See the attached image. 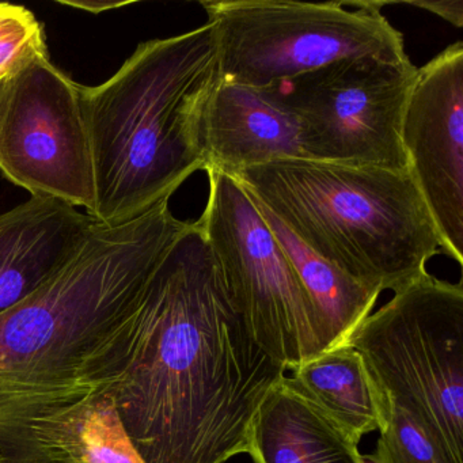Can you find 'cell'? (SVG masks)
<instances>
[{
	"label": "cell",
	"instance_id": "6da1fadb",
	"mask_svg": "<svg viewBox=\"0 0 463 463\" xmlns=\"http://www.w3.org/2000/svg\"><path fill=\"white\" fill-rule=\"evenodd\" d=\"M286 370L251 337L196 222L151 276L109 392L143 463H224L248 452L260 403Z\"/></svg>",
	"mask_w": 463,
	"mask_h": 463
},
{
	"label": "cell",
	"instance_id": "7a4b0ae2",
	"mask_svg": "<svg viewBox=\"0 0 463 463\" xmlns=\"http://www.w3.org/2000/svg\"><path fill=\"white\" fill-rule=\"evenodd\" d=\"M191 224L173 215L169 200L120 226L96 222L59 272L0 314V425L110 389L146 287Z\"/></svg>",
	"mask_w": 463,
	"mask_h": 463
},
{
	"label": "cell",
	"instance_id": "3957f363",
	"mask_svg": "<svg viewBox=\"0 0 463 463\" xmlns=\"http://www.w3.org/2000/svg\"><path fill=\"white\" fill-rule=\"evenodd\" d=\"M218 82L215 37L205 24L142 43L107 82L82 86L94 221H134L205 169L203 118Z\"/></svg>",
	"mask_w": 463,
	"mask_h": 463
},
{
	"label": "cell",
	"instance_id": "277c9868",
	"mask_svg": "<svg viewBox=\"0 0 463 463\" xmlns=\"http://www.w3.org/2000/svg\"><path fill=\"white\" fill-rule=\"evenodd\" d=\"M232 177L317 256L375 291L427 275L441 251L408 172L294 158Z\"/></svg>",
	"mask_w": 463,
	"mask_h": 463
},
{
	"label": "cell",
	"instance_id": "5b68a950",
	"mask_svg": "<svg viewBox=\"0 0 463 463\" xmlns=\"http://www.w3.org/2000/svg\"><path fill=\"white\" fill-rule=\"evenodd\" d=\"M346 345L362 354L389 401L463 463V286L430 273L370 314Z\"/></svg>",
	"mask_w": 463,
	"mask_h": 463
},
{
	"label": "cell",
	"instance_id": "8992f818",
	"mask_svg": "<svg viewBox=\"0 0 463 463\" xmlns=\"http://www.w3.org/2000/svg\"><path fill=\"white\" fill-rule=\"evenodd\" d=\"M386 2L302 4L283 0L202 2L213 28L219 80L264 89L333 61L373 56L411 61Z\"/></svg>",
	"mask_w": 463,
	"mask_h": 463
},
{
	"label": "cell",
	"instance_id": "52a82bcc",
	"mask_svg": "<svg viewBox=\"0 0 463 463\" xmlns=\"http://www.w3.org/2000/svg\"><path fill=\"white\" fill-rule=\"evenodd\" d=\"M207 175V205L196 224L227 297L260 348L297 370L329 351L324 324L250 194L232 175Z\"/></svg>",
	"mask_w": 463,
	"mask_h": 463
},
{
	"label": "cell",
	"instance_id": "ba28073f",
	"mask_svg": "<svg viewBox=\"0 0 463 463\" xmlns=\"http://www.w3.org/2000/svg\"><path fill=\"white\" fill-rule=\"evenodd\" d=\"M417 71L411 61L359 56L261 90L297 124L305 159L408 172L401 126Z\"/></svg>",
	"mask_w": 463,
	"mask_h": 463
},
{
	"label": "cell",
	"instance_id": "9c48e42d",
	"mask_svg": "<svg viewBox=\"0 0 463 463\" xmlns=\"http://www.w3.org/2000/svg\"><path fill=\"white\" fill-rule=\"evenodd\" d=\"M0 173L32 197L96 210L82 86L37 56L0 80Z\"/></svg>",
	"mask_w": 463,
	"mask_h": 463
},
{
	"label": "cell",
	"instance_id": "30bf717a",
	"mask_svg": "<svg viewBox=\"0 0 463 463\" xmlns=\"http://www.w3.org/2000/svg\"><path fill=\"white\" fill-rule=\"evenodd\" d=\"M406 166L441 253L463 264V43L419 69L401 126Z\"/></svg>",
	"mask_w": 463,
	"mask_h": 463
},
{
	"label": "cell",
	"instance_id": "8fae6325",
	"mask_svg": "<svg viewBox=\"0 0 463 463\" xmlns=\"http://www.w3.org/2000/svg\"><path fill=\"white\" fill-rule=\"evenodd\" d=\"M0 463H143L109 390L52 413L0 425Z\"/></svg>",
	"mask_w": 463,
	"mask_h": 463
},
{
	"label": "cell",
	"instance_id": "7c38bea8",
	"mask_svg": "<svg viewBox=\"0 0 463 463\" xmlns=\"http://www.w3.org/2000/svg\"><path fill=\"white\" fill-rule=\"evenodd\" d=\"M93 218L50 197L0 213V314L44 286L82 245Z\"/></svg>",
	"mask_w": 463,
	"mask_h": 463
},
{
	"label": "cell",
	"instance_id": "4fadbf2b",
	"mask_svg": "<svg viewBox=\"0 0 463 463\" xmlns=\"http://www.w3.org/2000/svg\"><path fill=\"white\" fill-rule=\"evenodd\" d=\"M205 172L232 175L279 159L305 158L291 116L261 89L219 80L203 118Z\"/></svg>",
	"mask_w": 463,
	"mask_h": 463
},
{
	"label": "cell",
	"instance_id": "5bb4252c",
	"mask_svg": "<svg viewBox=\"0 0 463 463\" xmlns=\"http://www.w3.org/2000/svg\"><path fill=\"white\" fill-rule=\"evenodd\" d=\"M248 454L254 463H365L359 443L292 389L286 376L254 414Z\"/></svg>",
	"mask_w": 463,
	"mask_h": 463
},
{
	"label": "cell",
	"instance_id": "9a60e30c",
	"mask_svg": "<svg viewBox=\"0 0 463 463\" xmlns=\"http://www.w3.org/2000/svg\"><path fill=\"white\" fill-rule=\"evenodd\" d=\"M287 382L318 406L354 440L381 430L389 417L390 402L368 370L362 354L340 345L303 363Z\"/></svg>",
	"mask_w": 463,
	"mask_h": 463
},
{
	"label": "cell",
	"instance_id": "2e32d148",
	"mask_svg": "<svg viewBox=\"0 0 463 463\" xmlns=\"http://www.w3.org/2000/svg\"><path fill=\"white\" fill-rule=\"evenodd\" d=\"M254 203L286 251L303 288L313 302L324 324L329 348L345 345L352 333L370 316L381 292L363 286L317 256L267 208L256 200Z\"/></svg>",
	"mask_w": 463,
	"mask_h": 463
},
{
	"label": "cell",
	"instance_id": "e0dca14e",
	"mask_svg": "<svg viewBox=\"0 0 463 463\" xmlns=\"http://www.w3.org/2000/svg\"><path fill=\"white\" fill-rule=\"evenodd\" d=\"M390 402L389 417L379 432L371 463H449L435 439L408 411Z\"/></svg>",
	"mask_w": 463,
	"mask_h": 463
},
{
	"label": "cell",
	"instance_id": "ac0fdd59",
	"mask_svg": "<svg viewBox=\"0 0 463 463\" xmlns=\"http://www.w3.org/2000/svg\"><path fill=\"white\" fill-rule=\"evenodd\" d=\"M48 55L44 29L31 10L0 4V80L37 56Z\"/></svg>",
	"mask_w": 463,
	"mask_h": 463
},
{
	"label": "cell",
	"instance_id": "d6986e66",
	"mask_svg": "<svg viewBox=\"0 0 463 463\" xmlns=\"http://www.w3.org/2000/svg\"><path fill=\"white\" fill-rule=\"evenodd\" d=\"M406 5L427 10L457 28L463 26L462 0H439V2H408Z\"/></svg>",
	"mask_w": 463,
	"mask_h": 463
},
{
	"label": "cell",
	"instance_id": "ffe728a7",
	"mask_svg": "<svg viewBox=\"0 0 463 463\" xmlns=\"http://www.w3.org/2000/svg\"><path fill=\"white\" fill-rule=\"evenodd\" d=\"M58 4L63 5V6L74 7V9L90 13V14H101V13L123 9V7L131 5L132 2H116V0H58Z\"/></svg>",
	"mask_w": 463,
	"mask_h": 463
}]
</instances>
